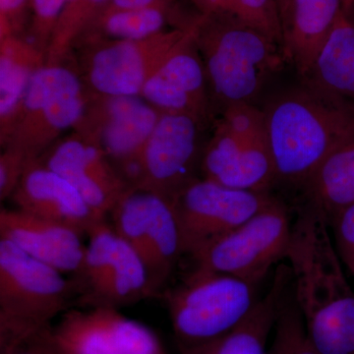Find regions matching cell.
<instances>
[{
	"label": "cell",
	"instance_id": "obj_5",
	"mask_svg": "<svg viewBox=\"0 0 354 354\" xmlns=\"http://www.w3.org/2000/svg\"><path fill=\"white\" fill-rule=\"evenodd\" d=\"M257 286L228 274L195 268L164 300L179 348L227 334L252 311Z\"/></svg>",
	"mask_w": 354,
	"mask_h": 354
},
{
	"label": "cell",
	"instance_id": "obj_12",
	"mask_svg": "<svg viewBox=\"0 0 354 354\" xmlns=\"http://www.w3.org/2000/svg\"><path fill=\"white\" fill-rule=\"evenodd\" d=\"M162 113L141 95L90 94L73 130L95 142L134 188L140 156Z\"/></svg>",
	"mask_w": 354,
	"mask_h": 354
},
{
	"label": "cell",
	"instance_id": "obj_23",
	"mask_svg": "<svg viewBox=\"0 0 354 354\" xmlns=\"http://www.w3.org/2000/svg\"><path fill=\"white\" fill-rule=\"evenodd\" d=\"M46 62V53L25 37L0 39V143L6 147L19 118L32 76Z\"/></svg>",
	"mask_w": 354,
	"mask_h": 354
},
{
	"label": "cell",
	"instance_id": "obj_18",
	"mask_svg": "<svg viewBox=\"0 0 354 354\" xmlns=\"http://www.w3.org/2000/svg\"><path fill=\"white\" fill-rule=\"evenodd\" d=\"M10 200L15 209L67 225L83 235L106 218L97 215L64 177L39 160L27 167Z\"/></svg>",
	"mask_w": 354,
	"mask_h": 354
},
{
	"label": "cell",
	"instance_id": "obj_32",
	"mask_svg": "<svg viewBox=\"0 0 354 354\" xmlns=\"http://www.w3.org/2000/svg\"><path fill=\"white\" fill-rule=\"evenodd\" d=\"M3 354H64L53 333V326L46 328L22 344Z\"/></svg>",
	"mask_w": 354,
	"mask_h": 354
},
{
	"label": "cell",
	"instance_id": "obj_24",
	"mask_svg": "<svg viewBox=\"0 0 354 354\" xmlns=\"http://www.w3.org/2000/svg\"><path fill=\"white\" fill-rule=\"evenodd\" d=\"M198 13H188L180 3L139 10L101 13L88 25L77 39L78 44L97 39H144L172 29H189L196 22ZM74 50V48H73Z\"/></svg>",
	"mask_w": 354,
	"mask_h": 354
},
{
	"label": "cell",
	"instance_id": "obj_30",
	"mask_svg": "<svg viewBox=\"0 0 354 354\" xmlns=\"http://www.w3.org/2000/svg\"><path fill=\"white\" fill-rule=\"evenodd\" d=\"M32 0H0V39L23 37L30 24Z\"/></svg>",
	"mask_w": 354,
	"mask_h": 354
},
{
	"label": "cell",
	"instance_id": "obj_10",
	"mask_svg": "<svg viewBox=\"0 0 354 354\" xmlns=\"http://www.w3.org/2000/svg\"><path fill=\"white\" fill-rule=\"evenodd\" d=\"M187 30L169 29L144 39H97L78 44L70 62L90 94L140 95L151 75Z\"/></svg>",
	"mask_w": 354,
	"mask_h": 354
},
{
	"label": "cell",
	"instance_id": "obj_21",
	"mask_svg": "<svg viewBox=\"0 0 354 354\" xmlns=\"http://www.w3.org/2000/svg\"><path fill=\"white\" fill-rule=\"evenodd\" d=\"M290 283L288 266H278L267 292L237 327L212 341L179 348L180 354H269L279 306Z\"/></svg>",
	"mask_w": 354,
	"mask_h": 354
},
{
	"label": "cell",
	"instance_id": "obj_9",
	"mask_svg": "<svg viewBox=\"0 0 354 354\" xmlns=\"http://www.w3.org/2000/svg\"><path fill=\"white\" fill-rule=\"evenodd\" d=\"M292 223L285 203L274 198L250 220L212 241L192 258L198 269L258 286L279 261L286 259Z\"/></svg>",
	"mask_w": 354,
	"mask_h": 354
},
{
	"label": "cell",
	"instance_id": "obj_22",
	"mask_svg": "<svg viewBox=\"0 0 354 354\" xmlns=\"http://www.w3.org/2000/svg\"><path fill=\"white\" fill-rule=\"evenodd\" d=\"M304 80L337 106L354 109V15L342 9Z\"/></svg>",
	"mask_w": 354,
	"mask_h": 354
},
{
	"label": "cell",
	"instance_id": "obj_7",
	"mask_svg": "<svg viewBox=\"0 0 354 354\" xmlns=\"http://www.w3.org/2000/svg\"><path fill=\"white\" fill-rule=\"evenodd\" d=\"M90 93L71 62L44 64L32 76L6 147L36 162L82 118Z\"/></svg>",
	"mask_w": 354,
	"mask_h": 354
},
{
	"label": "cell",
	"instance_id": "obj_34",
	"mask_svg": "<svg viewBox=\"0 0 354 354\" xmlns=\"http://www.w3.org/2000/svg\"><path fill=\"white\" fill-rule=\"evenodd\" d=\"M342 9H344L346 13H353L354 9V0H342Z\"/></svg>",
	"mask_w": 354,
	"mask_h": 354
},
{
	"label": "cell",
	"instance_id": "obj_36",
	"mask_svg": "<svg viewBox=\"0 0 354 354\" xmlns=\"http://www.w3.org/2000/svg\"><path fill=\"white\" fill-rule=\"evenodd\" d=\"M351 14H353V15H354V9H353V13H351Z\"/></svg>",
	"mask_w": 354,
	"mask_h": 354
},
{
	"label": "cell",
	"instance_id": "obj_20",
	"mask_svg": "<svg viewBox=\"0 0 354 354\" xmlns=\"http://www.w3.org/2000/svg\"><path fill=\"white\" fill-rule=\"evenodd\" d=\"M342 10V0H285L279 7L281 48L286 64L304 78Z\"/></svg>",
	"mask_w": 354,
	"mask_h": 354
},
{
	"label": "cell",
	"instance_id": "obj_1",
	"mask_svg": "<svg viewBox=\"0 0 354 354\" xmlns=\"http://www.w3.org/2000/svg\"><path fill=\"white\" fill-rule=\"evenodd\" d=\"M285 260L310 342L320 354H354V292L321 212L300 209Z\"/></svg>",
	"mask_w": 354,
	"mask_h": 354
},
{
	"label": "cell",
	"instance_id": "obj_33",
	"mask_svg": "<svg viewBox=\"0 0 354 354\" xmlns=\"http://www.w3.org/2000/svg\"><path fill=\"white\" fill-rule=\"evenodd\" d=\"M178 3H180L178 0H108L99 14L115 12V11L139 10V9L151 8V7L174 6Z\"/></svg>",
	"mask_w": 354,
	"mask_h": 354
},
{
	"label": "cell",
	"instance_id": "obj_16",
	"mask_svg": "<svg viewBox=\"0 0 354 354\" xmlns=\"http://www.w3.org/2000/svg\"><path fill=\"white\" fill-rule=\"evenodd\" d=\"M38 160L64 177L102 218L131 189L104 151L75 130L58 140Z\"/></svg>",
	"mask_w": 354,
	"mask_h": 354
},
{
	"label": "cell",
	"instance_id": "obj_27",
	"mask_svg": "<svg viewBox=\"0 0 354 354\" xmlns=\"http://www.w3.org/2000/svg\"><path fill=\"white\" fill-rule=\"evenodd\" d=\"M108 0H66L55 26L48 53V65L70 62L74 44Z\"/></svg>",
	"mask_w": 354,
	"mask_h": 354
},
{
	"label": "cell",
	"instance_id": "obj_19",
	"mask_svg": "<svg viewBox=\"0 0 354 354\" xmlns=\"http://www.w3.org/2000/svg\"><path fill=\"white\" fill-rule=\"evenodd\" d=\"M82 236L74 228L18 209L0 211V239L66 276L75 274L82 263Z\"/></svg>",
	"mask_w": 354,
	"mask_h": 354
},
{
	"label": "cell",
	"instance_id": "obj_11",
	"mask_svg": "<svg viewBox=\"0 0 354 354\" xmlns=\"http://www.w3.org/2000/svg\"><path fill=\"white\" fill-rule=\"evenodd\" d=\"M113 227L148 271L152 297H160L184 254L172 201L152 191L131 188L111 209Z\"/></svg>",
	"mask_w": 354,
	"mask_h": 354
},
{
	"label": "cell",
	"instance_id": "obj_28",
	"mask_svg": "<svg viewBox=\"0 0 354 354\" xmlns=\"http://www.w3.org/2000/svg\"><path fill=\"white\" fill-rule=\"evenodd\" d=\"M269 354H320L310 342L291 283L279 306Z\"/></svg>",
	"mask_w": 354,
	"mask_h": 354
},
{
	"label": "cell",
	"instance_id": "obj_26",
	"mask_svg": "<svg viewBox=\"0 0 354 354\" xmlns=\"http://www.w3.org/2000/svg\"><path fill=\"white\" fill-rule=\"evenodd\" d=\"M200 15L227 16L250 26L281 46V29L277 0H187Z\"/></svg>",
	"mask_w": 354,
	"mask_h": 354
},
{
	"label": "cell",
	"instance_id": "obj_2",
	"mask_svg": "<svg viewBox=\"0 0 354 354\" xmlns=\"http://www.w3.org/2000/svg\"><path fill=\"white\" fill-rule=\"evenodd\" d=\"M263 111L277 183L302 188L354 134V109L337 106L304 84L279 93Z\"/></svg>",
	"mask_w": 354,
	"mask_h": 354
},
{
	"label": "cell",
	"instance_id": "obj_31",
	"mask_svg": "<svg viewBox=\"0 0 354 354\" xmlns=\"http://www.w3.org/2000/svg\"><path fill=\"white\" fill-rule=\"evenodd\" d=\"M32 162L13 149H2L0 155V200L10 199L27 167Z\"/></svg>",
	"mask_w": 354,
	"mask_h": 354
},
{
	"label": "cell",
	"instance_id": "obj_8",
	"mask_svg": "<svg viewBox=\"0 0 354 354\" xmlns=\"http://www.w3.org/2000/svg\"><path fill=\"white\" fill-rule=\"evenodd\" d=\"M88 236L80 268L70 276L75 288L74 306L120 310L152 297L145 264L106 218Z\"/></svg>",
	"mask_w": 354,
	"mask_h": 354
},
{
	"label": "cell",
	"instance_id": "obj_4",
	"mask_svg": "<svg viewBox=\"0 0 354 354\" xmlns=\"http://www.w3.org/2000/svg\"><path fill=\"white\" fill-rule=\"evenodd\" d=\"M74 299L70 277L0 239V354L50 327Z\"/></svg>",
	"mask_w": 354,
	"mask_h": 354
},
{
	"label": "cell",
	"instance_id": "obj_6",
	"mask_svg": "<svg viewBox=\"0 0 354 354\" xmlns=\"http://www.w3.org/2000/svg\"><path fill=\"white\" fill-rule=\"evenodd\" d=\"M203 178L236 189L270 192L276 171L263 109L237 104L221 113L200 160Z\"/></svg>",
	"mask_w": 354,
	"mask_h": 354
},
{
	"label": "cell",
	"instance_id": "obj_15",
	"mask_svg": "<svg viewBox=\"0 0 354 354\" xmlns=\"http://www.w3.org/2000/svg\"><path fill=\"white\" fill-rule=\"evenodd\" d=\"M53 335L64 354H167L158 335L118 309H69Z\"/></svg>",
	"mask_w": 354,
	"mask_h": 354
},
{
	"label": "cell",
	"instance_id": "obj_14",
	"mask_svg": "<svg viewBox=\"0 0 354 354\" xmlns=\"http://www.w3.org/2000/svg\"><path fill=\"white\" fill-rule=\"evenodd\" d=\"M204 122L183 113H162L147 141L138 164L134 188L162 196H176L194 176Z\"/></svg>",
	"mask_w": 354,
	"mask_h": 354
},
{
	"label": "cell",
	"instance_id": "obj_17",
	"mask_svg": "<svg viewBox=\"0 0 354 354\" xmlns=\"http://www.w3.org/2000/svg\"><path fill=\"white\" fill-rule=\"evenodd\" d=\"M195 23L148 79L140 95L160 113L189 114L207 124L214 111L195 43Z\"/></svg>",
	"mask_w": 354,
	"mask_h": 354
},
{
	"label": "cell",
	"instance_id": "obj_25",
	"mask_svg": "<svg viewBox=\"0 0 354 354\" xmlns=\"http://www.w3.org/2000/svg\"><path fill=\"white\" fill-rule=\"evenodd\" d=\"M305 205L328 221L354 202V134L337 147L302 186Z\"/></svg>",
	"mask_w": 354,
	"mask_h": 354
},
{
	"label": "cell",
	"instance_id": "obj_35",
	"mask_svg": "<svg viewBox=\"0 0 354 354\" xmlns=\"http://www.w3.org/2000/svg\"><path fill=\"white\" fill-rule=\"evenodd\" d=\"M283 1H285V0H277V2H278L279 10V7H281V4L283 3Z\"/></svg>",
	"mask_w": 354,
	"mask_h": 354
},
{
	"label": "cell",
	"instance_id": "obj_29",
	"mask_svg": "<svg viewBox=\"0 0 354 354\" xmlns=\"http://www.w3.org/2000/svg\"><path fill=\"white\" fill-rule=\"evenodd\" d=\"M330 227L342 263L354 276V202L330 221Z\"/></svg>",
	"mask_w": 354,
	"mask_h": 354
},
{
	"label": "cell",
	"instance_id": "obj_3",
	"mask_svg": "<svg viewBox=\"0 0 354 354\" xmlns=\"http://www.w3.org/2000/svg\"><path fill=\"white\" fill-rule=\"evenodd\" d=\"M194 39L201 55L213 111L255 104L286 60L264 32L227 16L199 15Z\"/></svg>",
	"mask_w": 354,
	"mask_h": 354
},
{
	"label": "cell",
	"instance_id": "obj_13",
	"mask_svg": "<svg viewBox=\"0 0 354 354\" xmlns=\"http://www.w3.org/2000/svg\"><path fill=\"white\" fill-rule=\"evenodd\" d=\"M274 199L270 192L236 189L203 177L193 179L171 200L184 254L192 257L250 220Z\"/></svg>",
	"mask_w": 354,
	"mask_h": 354
}]
</instances>
